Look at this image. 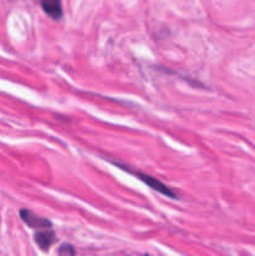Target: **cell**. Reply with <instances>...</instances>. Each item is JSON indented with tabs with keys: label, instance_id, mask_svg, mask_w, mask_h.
Returning <instances> with one entry per match:
<instances>
[{
	"label": "cell",
	"instance_id": "obj_2",
	"mask_svg": "<svg viewBox=\"0 0 255 256\" xmlns=\"http://www.w3.org/2000/svg\"><path fill=\"white\" fill-rule=\"evenodd\" d=\"M20 218H22V222L28 225L32 229H38V230H45V229H52V222L50 220L45 219V218L39 216V215L34 214L32 212L26 209L20 210Z\"/></svg>",
	"mask_w": 255,
	"mask_h": 256
},
{
	"label": "cell",
	"instance_id": "obj_5",
	"mask_svg": "<svg viewBox=\"0 0 255 256\" xmlns=\"http://www.w3.org/2000/svg\"><path fill=\"white\" fill-rule=\"evenodd\" d=\"M59 252L60 255H75L76 254L75 249L70 244H62V246H60L59 252Z\"/></svg>",
	"mask_w": 255,
	"mask_h": 256
},
{
	"label": "cell",
	"instance_id": "obj_1",
	"mask_svg": "<svg viewBox=\"0 0 255 256\" xmlns=\"http://www.w3.org/2000/svg\"><path fill=\"white\" fill-rule=\"evenodd\" d=\"M112 164L116 165L119 169H122V170H124V172H129V174L134 175V176L138 178L140 182H144L145 185H148L150 189H152V190H155V192H160V194L164 195V196L170 198V199H179V195H178V192H175V190L170 189L168 185H165L164 182H162L160 180L152 178V175H148V174H144V172H138V170L132 169V168H129L128 165L120 164V162H114Z\"/></svg>",
	"mask_w": 255,
	"mask_h": 256
},
{
	"label": "cell",
	"instance_id": "obj_4",
	"mask_svg": "<svg viewBox=\"0 0 255 256\" xmlns=\"http://www.w3.org/2000/svg\"><path fill=\"white\" fill-rule=\"evenodd\" d=\"M55 242H56V236H55V232L52 229L40 230L39 232L35 234V242L42 252L50 250V248L55 244Z\"/></svg>",
	"mask_w": 255,
	"mask_h": 256
},
{
	"label": "cell",
	"instance_id": "obj_3",
	"mask_svg": "<svg viewBox=\"0 0 255 256\" xmlns=\"http://www.w3.org/2000/svg\"><path fill=\"white\" fill-rule=\"evenodd\" d=\"M42 9L52 20H60L64 15L62 0H39Z\"/></svg>",
	"mask_w": 255,
	"mask_h": 256
}]
</instances>
